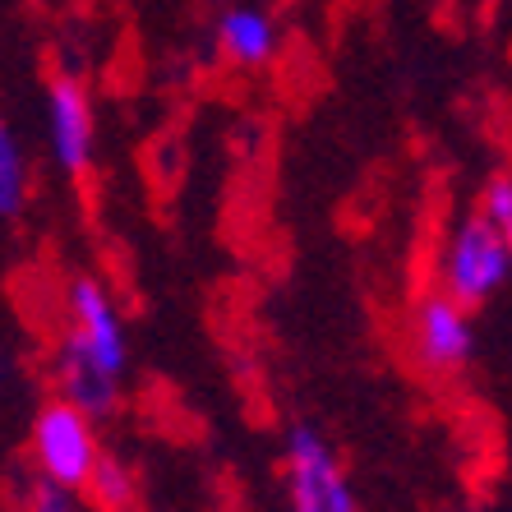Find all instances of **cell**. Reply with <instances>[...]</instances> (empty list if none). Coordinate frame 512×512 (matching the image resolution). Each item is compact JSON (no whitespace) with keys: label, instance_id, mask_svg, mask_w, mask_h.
Instances as JSON below:
<instances>
[{"label":"cell","instance_id":"cell-1","mask_svg":"<svg viewBox=\"0 0 512 512\" xmlns=\"http://www.w3.org/2000/svg\"><path fill=\"white\" fill-rule=\"evenodd\" d=\"M434 277L448 296H457L462 305L480 310L485 300H494L512 277V245L503 236V227L485 208L466 213L448 240H443L439 259H434Z\"/></svg>","mask_w":512,"mask_h":512},{"label":"cell","instance_id":"cell-2","mask_svg":"<svg viewBox=\"0 0 512 512\" xmlns=\"http://www.w3.org/2000/svg\"><path fill=\"white\" fill-rule=\"evenodd\" d=\"M24 453L37 476H51L70 489H84L107 448L97 439V416H88L84 406L65 402L56 393L37 406L33 420H28Z\"/></svg>","mask_w":512,"mask_h":512},{"label":"cell","instance_id":"cell-3","mask_svg":"<svg viewBox=\"0 0 512 512\" xmlns=\"http://www.w3.org/2000/svg\"><path fill=\"white\" fill-rule=\"evenodd\" d=\"M406 346L425 374L434 379H453L476 360V323H471V305L448 296L443 286L425 291L406 323Z\"/></svg>","mask_w":512,"mask_h":512},{"label":"cell","instance_id":"cell-4","mask_svg":"<svg viewBox=\"0 0 512 512\" xmlns=\"http://www.w3.org/2000/svg\"><path fill=\"white\" fill-rule=\"evenodd\" d=\"M286 499L291 512H360L356 489L346 480L342 462H337L333 443L323 439L314 425H291L286 429Z\"/></svg>","mask_w":512,"mask_h":512},{"label":"cell","instance_id":"cell-5","mask_svg":"<svg viewBox=\"0 0 512 512\" xmlns=\"http://www.w3.org/2000/svg\"><path fill=\"white\" fill-rule=\"evenodd\" d=\"M42 125H47V153L70 180H84L97 162V107L88 84L74 70H56L47 79V102H42Z\"/></svg>","mask_w":512,"mask_h":512},{"label":"cell","instance_id":"cell-6","mask_svg":"<svg viewBox=\"0 0 512 512\" xmlns=\"http://www.w3.org/2000/svg\"><path fill=\"white\" fill-rule=\"evenodd\" d=\"M65 300V328L60 333L79 342L88 356H97L107 370L125 374L130 365V333H125V319H120V305L111 300L107 282L93 273H74L60 291Z\"/></svg>","mask_w":512,"mask_h":512},{"label":"cell","instance_id":"cell-7","mask_svg":"<svg viewBox=\"0 0 512 512\" xmlns=\"http://www.w3.org/2000/svg\"><path fill=\"white\" fill-rule=\"evenodd\" d=\"M47 374H51V388H56L65 402L84 406L88 416H97V420L116 416V406H120V379H125V374L107 370L102 360L88 356L84 346L70 342L65 333H60L56 346H51Z\"/></svg>","mask_w":512,"mask_h":512},{"label":"cell","instance_id":"cell-8","mask_svg":"<svg viewBox=\"0 0 512 512\" xmlns=\"http://www.w3.org/2000/svg\"><path fill=\"white\" fill-rule=\"evenodd\" d=\"M213 47L236 70H263L282 51V28L263 5H227L213 24Z\"/></svg>","mask_w":512,"mask_h":512},{"label":"cell","instance_id":"cell-9","mask_svg":"<svg viewBox=\"0 0 512 512\" xmlns=\"http://www.w3.org/2000/svg\"><path fill=\"white\" fill-rule=\"evenodd\" d=\"M28 190H33V157H28L24 139L14 125L0 130V217L19 222L28 208Z\"/></svg>","mask_w":512,"mask_h":512},{"label":"cell","instance_id":"cell-10","mask_svg":"<svg viewBox=\"0 0 512 512\" xmlns=\"http://www.w3.org/2000/svg\"><path fill=\"white\" fill-rule=\"evenodd\" d=\"M84 499L93 512H134V503H139V476L130 471L125 457L102 453L97 471L84 485Z\"/></svg>","mask_w":512,"mask_h":512},{"label":"cell","instance_id":"cell-11","mask_svg":"<svg viewBox=\"0 0 512 512\" xmlns=\"http://www.w3.org/2000/svg\"><path fill=\"white\" fill-rule=\"evenodd\" d=\"M79 494L84 489H70V485H60V480L33 471L24 480V489H19V512H84Z\"/></svg>","mask_w":512,"mask_h":512},{"label":"cell","instance_id":"cell-12","mask_svg":"<svg viewBox=\"0 0 512 512\" xmlns=\"http://www.w3.org/2000/svg\"><path fill=\"white\" fill-rule=\"evenodd\" d=\"M480 208L499 222L503 236H508V245H512V171H499V176L485 180V190H480Z\"/></svg>","mask_w":512,"mask_h":512},{"label":"cell","instance_id":"cell-13","mask_svg":"<svg viewBox=\"0 0 512 512\" xmlns=\"http://www.w3.org/2000/svg\"><path fill=\"white\" fill-rule=\"evenodd\" d=\"M462 512H485V508H462Z\"/></svg>","mask_w":512,"mask_h":512}]
</instances>
